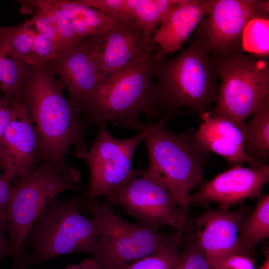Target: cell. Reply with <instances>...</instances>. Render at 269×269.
<instances>
[{
    "instance_id": "1",
    "label": "cell",
    "mask_w": 269,
    "mask_h": 269,
    "mask_svg": "<svg viewBox=\"0 0 269 269\" xmlns=\"http://www.w3.org/2000/svg\"><path fill=\"white\" fill-rule=\"evenodd\" d=\"M64 88L48 63L32 68L18 95L25 103L36 138V161L49 163L79 180V171L67 166L71 146L77 157L85 159L88 150L78 113L63 95Z\"/></svg>"
},
{
    "instance_id": "2",
    "label": "cell",
    "mask_w": 269,
    "mask_h": 269,
    "mask_svg": "<svg viewBox=\"0 0 269 269\" xmlns=\"http://www.w3.org/2000/svg\"><path fill=\"white\" fill-rule=\"evenodd\" d=\"M154 50L151 44L125 66L102 78L80 110L90 123L99 127L111 123L138 133L144 125L140 115L156 117L161 108L152 81Z\"/></svg>"
},
{
    "instance_id": "3",
    "label": "cell",
    "mask_w": 269,
    "mask_h": 269,
    "mask_svg": "<svg viewBox=\"0 0 269 269\" xmlns=\"http://www.w3.org/2000/svg\"><path fill=\"white\" fill-rule=\"evenodd\" d=\"M80 197L52 200L29 230L24 253L11 269H28L52 258L73 253L91 255L99 269H109L107 253L96 220L81 213Z\"/></svg>"
},
{
    "instance_id": "4",
    "label": "cell",
    "mask_w": 269,
    "mask_h": 269,
    "mask_svg": "<svg viewBox=\"0 0 269 269\" xmlns=\"http://www.w3.org/2000/svg\"><path fill=\"white\" fill-rule=\"evenodd\" d=\"M210 53L199 37L174 58L153 54V77L157 80L160 108L166 114L186 107L201 117L216 101L219 88Z\"/></svg>"
},
{
    "instance_id": "5",
    "label": "cell",
    "mask_w": 269,
    "mask_h": 269,
    "mask_svg": "<svg viewBox=\"0 0 269 269\" xmlns=\"http://www.w3.org/2000/svg\"><path fill=\"white\" fill-rule=\"evenodd\" d=\"M166 119L146 124L143 140L149 165L144 170L172 194L182 211L185 210L190 190L202 182L209 152L194 134H177L169 131Z\"/></svg>"
},
{
    "instance_id": "6",
    "label": "cell",
    "mask_w": 269,
    "mask_h": 269,
    "mask_svg": "<svg viewBox=\"0 0 269 269\" xmlns=\"http://www.w3.org/2000/svg\"><path fill=\"white\" fill-rule=\"evenodd\" d=\"M210 61L221 84L212 116L227 118L243 128L247 117L269 96L267 58L244 53L241 47L213 54Z\"/></svg>"
},
{
    "instance_id": "7",
    "label": "cell",
    "mask_w": 269,
    "mask_h": 269,
    "mask_svg": "<svg viewBox=\"0 0 269 269\" xmlns=\"http://www.w3.org/2000/svg\"><path fill=\"white\" fill-rule=\"evenodd\" d=\"M79 180L52 165L41 162L31 172L19 176L10 186L7 205V226L14 266L23 252V245L31 227L46 206L64 191L84 192Z\"/></svg>"
},
{
    "instance_id": "8",
    "label": "cell",
    "mask_w": 269,
    "mask_h": 269,
    "mask_svg": "<svg viewBox=\"0 0 269 269\" xmlns=\"http://www.w3.org/2000/svg\"><path fill=\"white\" fill-rule=\"evenodd\" d=\"M80 206L97 223L111 269H122L146 256L178 248L183 239L176 233L163 234L158 228L127 222L114 214L109 205L96 201L90 203L81 198Z\"/></svg>"
},
{
    "instance_id": "9",
    "label": "cell",
    "mask_w": 269,
    "mask_h": 269,
    "mask_svg": "<svg viewBox=\"0 0 269 269\" xmlns=\"http://www.w3.org/2000/svg\"><path fill=\"white\" fill-rule=\"evenodd\" d=\"M145 126L134 136L118 139L113 136L106 126L99 127L98 135L85 160L90 173L89 188L85 200L96 201L120 190L139 172L132 169L135 150L145 134Z\"/></svg>"
},
{
    "instance_id": "10",
    "label": "cell",
    "mask_w": 269,
    "mask_h": 269,
    "mask_svg": "<svg viewBox=\"0 0 269 269\" xmlns=\"http://www.w3.org/2000/svg\"><path fill=\"white\" fill-rule=\"evenodd\" d=\"M141 223L153 227L168 225L183 236L186 218L172 194L155 178L140 170L120 190L107 197Z\"/></svg>"
},
{
    "instance_id": "11",
    "label": "cell",
    "mask_w": 269,
    "mask_h": 269,
    "mask_svg": "<svg viewBox=\"0 0 269 269\" xmlns=\"http://www.w3.org/2000/svg\"><path fill=\"white\" fill-rule=\"evenodd\" d=\"M55 76L68 93V101L78 112L102 80L97 42L94 34L64 49L50 63Z\"/></svg>"
},
{
    "instance_id": "12",
    "label": "cell",
    "mask_w": 269,
    "mask_h": 269,
    "mask_svg": "<svg viewBox=\"0 0 269 269\" xmlns=\"http://www.w3.org/2000/svg\"><path fill=\"white\" fill-rule=\"evenodd\" d=\"M269 181V166L245 167L241 164L201 182L198 190L188 197V202L196 206L207 207L216 203L219 208L228 210L245 200L259 197Z\"/></svg>"
},
{
    "instance_id": "13",
    "label": "cell",
    "mask_w": 269,
    "mask_h": 269,
    "mask_svg": "<svg viewBox=\"0 0 269 269\" xmlns=\"http://www.w3.org/2000/svg\"><path fill=\"white\" fill-rule=\"evenodd\" d=\"M260 0H210L208 16L201 25L200 37L212 54H222L241 47L244 30L254 17L269 15Z\"/></svg>"
},
{
    "instance_id": "14",
    "label": "cell",
    "mask_w": 269,
    "mask_h": 269,
    "mask_svg": "<svg viewBox=\"0 0 269 269\" xmlns=\"http://www.w3.org/2000/svg\"><path fill=\"white\" fill-rule=\"evenodd\" d=\"M8 104L11 118L0 145V168L11 182L35 168L36 138L21 97L18 95Z\"/></svg>"
},
{
    "instance_id": "15",
    "label": "cell",
    "mask_w": 269,
    "mask_h": 269,
    "mask_svg": "<svg viewBox=\"0 0 269 269\" xmlns=\"http://www.w3.org/2000/svg\"><path fill=\"white\" fill-rule=\"evenodd\" d=\"M249 211L246 207L236 210L206 207L202 215L193 219L197 245L208 259L245 255L239 245V233L241 222Z\"/></svg>"
},
{
    "instance_id": "16",
    "label": "cell",
    "mask_w": 269,
    "mask_h": 269,
    "mask_svg": "<svg viewBox=\"0 0 269 269\" xmlns=\"http://www.w3.org/2000/svg\"><path fill=\"white\" fill-rule=\"evenodd\" d=\"M95 35L102 79L125 66L151 45L144 43L143 34L135 25L134 19H117Z\"/></svg>"
},
{
    "instance_id": "17",
    "label": "cell",
    "mask_w": 269,
    "mask_h": 269,
    "mask_svg": "<svg viewBox=\"0 0 269 269\" xmlns=\"http://www.w3.org/2000/svg\"><path fill=\"white\" fill-rule=\"evenodd\" d=\"M201 117L202 123L194 136L207 151L223 156L233 166L244 163L253 167L262 165L247 153L243 128L225 117L212 116L209 112Z\"/></svg>"
},
{
    "instance_id": "18",
    "label": "cell",
    "mask_w": 269,
    "mask_h": 269,
    "mask_svg": "<svg viewBox=\"0 0 269 269\" xmlns=\"http://www.w3.org/2000/svg\"><path fill=\"white\" fill-rule=\"evenodd\" d=\"M210 0H179L152 34L151 44L165 56L182 46L202 18L207 14Z\"/></svg>"
},
{
    "instance_id": "19",
    "label": "cell",
    "mask_w": 269,
    "mask_h": 269,
    "mask_svg": "<svg viewBox=\"0 0 269 269\" xmlns=\"http://www.w3.org/2000/svg\"><path fill=\"white\" fill-rule=\"evenodd\" d=\"M1 30L19 57L31 68L54 61L60 52L51 41L33 32L22 24L1 27Z\"/></svg>"
},
{
    "instance_id": "20",
    "label": "cell",
    "mask_w": 269,
    "mask_h": 269,
    "mask_svg": "<svg viewBox=\"0 0 269 269\" xmlns=\"http://www.w3.org/2000/svg\"><path fill=\"white\" fill-rule=\"evenodd\" d=\"M32 68L19 57L0 27V93L8 102L20 94Z\"/></svg>"
},
{
    "instance_id": "21",
    "label": "cell",
    "mask_w": 269,
    "mask_h": 269,
    "mask_svg": "<svg viewBox=\"0 0 269 269\" xmlns=\"http://www.w3.org/2000/svg\"><path fill=\"white\" fill-rule=\"evenodd\" d=\"M253 114L251 121L242 128L244 146L248 155L259 162L269 151V96Z\"/></svg>"
},
{
    "instance_id": "22",
    "label": "cell",
    "mask_w": 269,
    "mask_h": 269,
    "mask_svg": "<svg viewBox=\"0 0 269 269\" xmlns=\"http://www.w3.org/2000/svg\"><path fill=\"white\" fill-rule=\"evenodd\" d=\"M269 237V195L262 197L253 212L242 221L239 245L243 253L252 255L258 245Z\"/></svg>"
},
{
    "instance_id": "23",
    "label": "cell",
    "mask_w": 269,
    "mask_h": 269,
    "mask_svg": "<svg viewBox=\"0 0 269 269\" xmlns=\"http://www.w3.org/2000/svg\"><path fill=\"white\" fill-rule=\"evenodd\" d=\"M179 0H140L134 15L135 24L143 33L146 45L151 44V35L156 30Z\"/></svg>"
},
{
    "instance_id": "24",
    "label": "cell",
    "mask_w": 269,
    "mask_h": 269,
    "mask_svg": "<svg viewBox=\"0 0 269 269\" xmlns=\"http://www.w3.org/2000/svg\"><path fill=\"white\" fill-rule=\"evenodd\" d=\"M269 15H260L246 26L241 39V48L254 55L268 58L269 55Z\"/></svg>"
},
{
    "instance_id": "25",
    "label": "cell",
    "mask_w": 269,
    "mask_h": 269,
    "mask_svg": "<svg viewBox=\"0 0 269 269\" xmlns=\"http://www.w3.org/2000/svg\"><path fill=\"white\" fill-rule=\"evenodd\" d=\"M54 2L68 19L74 18L84 22L96 34L105 30L117 20L76 0H54Z\"/></svg>"
},
{
    "instance_id": "26",
    "label": "cell",
    "mask_w": 269,
    "mask_h": 269,
    "mask_svg": "<svg viewBox=\"0 0 269 269\" xmlns=\"http://www.w3.org/2000/svg\"><path fill=\"white\" fill-rule=\"evenodd\" d=\"M21 3L41 11L56 29L66 48L80 39L76 35L69 19L57 6L54 0H22Z\"/></svg>"
},
{
    "instance_id": "27",
    "label": "cell",
    "mask_w": 269,
    "mask_h": 269,
    "mask_svg": "<svg viewBox=\"0 0 269 269\" xmlns=\"http://www.w3.org/2000/svg\"><path fill=\"white\" fill-rule=\"evenodd\" d=\"M78 3L97 9L116 19H134L140 0H76Z\"/></svg>"
},
{
    "instance_id": "28",
    "label": "cell",
    "mask_w": 269,
    "mask_h": 269,
    "mask_svg": "<svg viewBox=\"0 0 269 269\" xmlns=\"http://www.w3.org/2000/svg\"><path fill=\"white\" fill-rule=\"evenodd\" d=\"M188 239L171 269H213L207 257L198 248L195 237Z\"/></svg>"
},
{
    "instance_id": "29",
    "label": "cell",
    "mask_w": 269,
    "mask_h": 269,
    "mask_svg": "<svg viewBox=\"0 0 269 269\" xmlns=\"http://www.w3.org/2000/svg\"><path fill=\"white\" fill-rule=\"evenodd\" d=\"M178 248L151 255L125 266L122 269H171L179 254Z\"/></svg>"
},
{
    "instance_id": "30",
    "label": "cell",
    "mask_w": 269,
    "mask_h": 269,
    "mask_svg": "<svg viewBox=\"0 0 269 269\" xmlns=\"http://www.w3.org/2000/svg\"><path fill=\"white\" fill-rule=\"evenodd\" d=\"M35 10L34 15L23 23V26L51 41L57 46L60 52L65 49L63 41L48 18L41 11Z\"/></svg>"
},
{
    "instance_id": "31",
    "label": "cell",
    "mask_w": 269,
    "mask_h": 269,
    "mask_svg": "<svg viewBox=\"0 0 269 269\" xmlns=\"http://www.w3.org/2000/svg\"><path fill=\"white\" fill-rule=\"evenodd\" d=\"M208 260L213 269H256L254 260L250 256L242 254Z\"/></svg>"
},
{
    "instance_id": "32",
    "label": "cell",
    "mask_w": 269,
    "mask_h": 269,
    "mask_svg": "<svg viewBox=\"0 0 269 269\" xmlns=\"http://www.w3.org/2000/svg\"><path fill=\"white\" fill-rule=\"evenodd\" d=\"M10 182L0 171V219L7 222V205Z\"/></svg>"
},
{
    "instance_id": "33",
    "label": "cell",
    "mask_w": 269,
    "mask_h": 269,
    "mask_svg": "<svg viewBox=\"0 0 269 269\" xmlns=\"http://www.w3.org/2000/svg\"><path fill=\"white\" fill-rule=\"evenodd\" d=\"M11 118V112L9 104L4 100L0 93V145Z\"/></svg>"
},
{
    "instance_id": "34",
    "label": "cell",
    "mask_w": 269,
    "mask_h": 269,
    "mask_svg": "<svg viewBox=\"0 0 269 269\" xmlns=\"http://www.w3.org/2000/svg\"><path fill=\"white\" fill-rule=\"evenodd\" d=\"M7 232V222L0 219V261L7 256H12L11 247L5 236Z\"/></svg>"
},
{
    "instance_id": "35",
    "label": "cell",
    "mask_w": 269,
    "mask_h": 269,
    "mask_svg": "<svg viewBox=\"0 0 269 269\" xmlns=\"http://www.w3.org/2000/svg\"><path fill=\"white\" fill-rule=\"evenodd\" d=\"M65 269H99V267L95 260L89 258L77 264L69 265Z\"/></svg>"
},
{
    "instance_id": "36",
    "label": "cell",
    "mask_w": 269,
    "mask_h": 269,
    "mask_svg": "<svg viewBox=\"0 0 269 269\" xmlns=\"http://www.w3.org/2000/svg\"><path fill=\"white\" fill-rule=\"evenodd\" d=\"M259 269H269V255L264 261L263 265L260 267Z\"/></svg>"
}]
</instances>
